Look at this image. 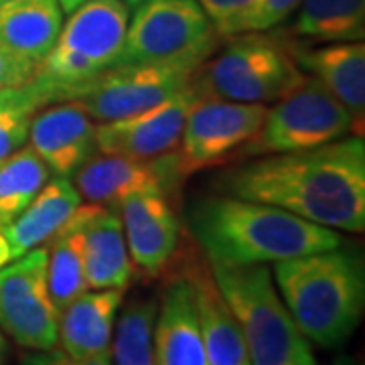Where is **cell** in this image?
Instances as JSON below:
<instances>
[{
	"mask_svg": "<svg viewBox=\"0 0 365 365\" xmlns=\"http://www.w3.org/2000/svg\"><path fill=\"white\" fill-rule=\"evenodd\" d=\"M266 112V104L230 102L199 93L185 120L173 169L189 175L227 158L258 134Z\"/></svg>",
	"mask_w": 365,
	"mask_h": 365,
	"instance_id": "obj_10",
	"label": "cell"
},
{
	"mask_svg": "<svg viewBox=\"0 0 365 365\" xmlns=\"http://www.w3.org/2000/svg\"><path fill=\"white\" fill-rule=\"evenodd\" d=\"M195 76L197 69L181 66H116L67 93L63 102L78 104L91 120L112 122L167 100Z\"/></svg>",
	"mask_w": 365,
	"mask_h": 365,
	"instance_id": "obj_11",
	"label": "cell"
},
{
	"mask_svg": "<svg viewBox=\"0 0 365 365\" xmlns=\"http://www.w3.org/2000/svg\"><path fill=\"white\" fill-rule=\"evenodd\" d=\"M331 365H359V364H357V361H355L353 357H347V355H343V357H337V359H335V361H333Z\"/></svg>",
	"mask_w": 365,
	"mask_h": 365,
	"instance_id": "obj_35",
	"label": "cell"
},
{
	"mask_svg": "<svg viewBox=\"0 0 365 365\" xmlns=\"http://www.w3.org/2000/svg\"><path fill=\"white\" fill-rule=\"evenodd\" d=\"M355 132L351 112L321 81L307 76L299 88L268 108L258 134L244 144L248 157L309 150Z\"/></svg>",
	"mask_w": 365,
	"mask_h": 365,
	"instance_id": "obj_8",
	"label": "cell"
},
{
	"mask_svg": "<svg viewBox=\"0 0 365 365\" xmlns=\"http://www.w3.org/2000/svg\"><path fill=\"white\" fill-rule=\"evenodd\" d=\"M118 213L132 264L148 276L163 272L179 244V220L165 195H132L120 205Z\"/></svg>",
	"mask_w": 365,
	"mask_h": 365,
	"instance_id": "obj_14",
	"label": "cell"
},
{
	"mask_svg": "<svg viewBox=\"0 0 365 365\" xmlns=\"http://www.w3.org/2000/svg\"><path fill=\"white\" fill-rule=\"evenodd\" d=\"M0 329L21 347L59 345V311L47 284V248H35L0 268Z\"/></svg>",
	"mask_w": 365,
	"mask_h": 365,
	"instance_id": "obj_9",
	"label": "cell"
},
{
	"mask_svg": "<svg viewBox=\"0 0 365 365\" xmlns=\"http://www.w3.org/2000/svg\"><path fill=\"white\" fill-rule=\"evenodd\" d=\"M124 2H126L128 6H134V9H136V6H140L143 2H148V0H124Z\"/></svg>",
	"mask_w": 365,
	"mask_h": 365,
	"instance_id": "obj_36",
	"label": "cell"
},
{
	"mask_svg": "<svg viewBox=\"0 0 365 365\" xmlns=\"http://www.w3.org/2000/svg\"><path fill=\"white\" fill-rule=\"evenodd\" d=\"M79 197L90 203L118 211L120 205L138 193H163L165 177L153 160L118 157V155H93L76 170V185Z\"/></svg>",
	"mask_w": 365,
	"mask_h": 365,
	"instance_id": "obj_17",
	"label": "cell"
},
{
	"mask_svg": "<svg viewBox=\"0 0 365 365\" xmlns=\"http://www.w3.org/2000/svg\"><path fill=\"white\" fill-rule=\"evenodd\" d=\"M2 2H6V0H0V4H2Z\"/></svg>",
	"mask_w": 365,
	"mask_h": 365,
	"instance_id": "obj_37",
	"label": "cell"
},
{
	"mask_svg": "<svg viewBox=\"0 0 365 365\" xmlns=\"http://www.w3.org/2000/svg\"><path fill=\"white\" fill-rule=\"evenodd\" d=\"M155 300H132L112 337V365H155Z\"/></svg>",
	"mask_w": 365,
	"mask_h": 365,
	"instance_id": "obj_26",
	"label": "cell"
},
{
	"mask_svg": "<svg viewBox=\"0 0 365 365\" xmlns=\"http://www.w3.org/2000/svg\"><path fill=\"white\" fill-rule=\"evenodd\" d=\"M124 290H86L59 311V345L76 357H96L110 353L114 323Z\"/></svg>",
	"mask_w": 365,
	"mask_h": 365,
	"instance_id": "obj_19",
	"label": "cell"
},
{
	"mask_svg": "<svg viewBox=\"0 0 365 365\" xmlns=\"http://www.w3.org/2000/svg\"><path fill=\"white\" fill-rule=\"evenodd\" d=\"M57 2H59V6H61L63 13H71V11H76L78 6L86 4L88 0H57Z\"/></svg>",
	"mask_w": 365,
	"mask_h": 365,
	"instance_id": "obj_33",
	"label": "cell"
},
{
	"mask_svg": "<svg viewBox=\"0 0 365 365\" xmlns=\"http://www.w3.org/2000/svg\"><path fill=\"white\" fill-rule=\"evenodd\" d=\"M307 73L292 59L288 43L264 35L242 33L195 76L201 96L244 104H266L299 88Z\"/></svg>",
	"mask_w": 365,
	"mask_h": 365,
	"instance_id": "obj_6",
	"label": "cell"
},
{
	"mask_svg": "<svg viewBox=\"0 0 365 365\" xmlns=\"http://www.w3.org/2000/svg\"><path fill=\"white\" fill-rule=\"evenodd\" d=\"M300 0H254L246 16L237 26V35L252 31H268L280 25L299 9Z\"/></svg>",
	"mask_w": 365,
	"mask_h": 365,
	"instance_id": "obj_28",
	"label": "cell"
},
{
	"mask_svg": "<svg viewBox=\"0 0 365 365\" xmlns=\"http://www.w3.org/2000/svg\"><path fill=\"white\" fill-rule=\"evenodd\" d=\"M63 26L57 0H6L0 4V49L39 69Z\"/></svg>",
	"mask_w": 365,
	"mask_h": 365,
	"instance_id": "obj_20",
	"label": "cell"
},
{
	"mask_svg": "<svg viewBox=\"0 0 365 365\" xmlns=\"http://www.w3.org/2000/svg\"><path fill=\"white\" fill-rule=\"evenodd\" d=\"M220 37H235L254 0H197Z\"/></svg>",
	"mask_w": 365,
	"mask_h": 365,
	"instance_id": "obj_29",
	"label": "cell"
},
{
	"mask_svg": "<svg viewBox=\"0 0 365 365\" xmlns=\"http://www.w3.org/2000/svg\"><path fill=\"white\" fill-rule=\"evenodd\" d=\"M49 175V167L31 144L0 163V227H6L25 211L47 185Z\"/></svg>",
	"mask_w": 365,
	"mask_h": 365,
	"instance_id": "obj_25",
	"label": "cell"
},
{
	"mask_svg": "<svg viewBox=\"0 0 365 365\" xmlns=\"http://www.w3.org/2000/svg\"><path fill=\"white\" fill-rule=\"evenodd\" d=\"M292 59L300 69L317 81H321L341 104L351 112L355 120V134L364 136L365 116V45L353 43H329L323 47H304L288 43Z\"/></svg>",
	"mask_w": 365,
	"mask_h": 365,
	"instance_id": "obj_15",
	"label": "cell"
},
{
	"mask_svg": "<svg viewBox=\"0 0 365 365\" xmlns=\"http://www.w3.org/2000/svg\"><path fill=\"white\" fill-rule=\"evenodd\" d=\"M189 227L215 266L268 264L343 246L337 230L232 195L197 201L189 211Z\"/></svg>",
	"mask_w": 365,
	"mask_h": 365,
	"instance_id": "obj_2",
	"label": "cell"
},
{
	"mask_svg": "<svg viewBox=\"0 0 365 365\" xmlns=\"http://www.w3.org/2000/svg\"><path fill=\"white\" fill-rule=\"evenodd\" d=\"M128 21L124 0H88L71 11L31 79L45 102H63L67 93L116 66Z\"/></svg>",
	"mask_w": 365,
	"mask_h": 365,
	"instance_id": "obj_5",
	"label": "cell"
},
{
	"mask_svg": "<svg viewBox=\"0 0 365 365\" xmlns=\"http://www.w3.org/2000/svg\"><path fill=\"white\" fill-rule=\"evenodd\" d=\"M6 355H9L6 341H4V335L0 333V365H6Z\"/></svg>",
	"mask_w": 365,
	"mask_h": 365,
	"instance_id": "obj_34",
	"label": "cell"
},
{
	"mask_svg": "<svg viewBox=\"0 0 365 365\" xmlns=\"http://www.w3.org/2000/svg\"><path fill=\"white\" fill-rule=\"evenodd\" d=\"M292 33L323 43L364 41L365 0H300Z\"/></svg>",
	"mask_w": 365,
	"mask_h": 365,
	"instance_id": "obj_24",
	"label": "cell"
},
{
	"mask_svg": "<svg viewBox=\"0 0 365 365\" xmlns=\"http://www.w3.org/2000/svg\"><path fill=\"white\" fill-rule=\"evenodd\" d=\"M102 205H79L67 223L53 235L51 248L47 250V284L51 299L61 311L88 288L83 266V227Z\"/></svg>",
	"mask_w": 365,
	"mask_h": 365,
	"instance_id": "obj_23",
	"label": "cell"
},
{
	"mask_svg": "<svg viewBox=\"0 0 365 365\" xmlns=\"http://www.w3.org/2000/svg\"><path fill=\"white\" fill-rule=\"evenodd\" d=\"M155 365H207L189 280L170 282L155 319Z\"/></svg>",
	"mask_w": 365,
	"mask_h": 365,
	"instance_id": "obj_18",
	"label": "cell"
},
{
	"mask_svg": "<svg viewBox=\"0 0 365 365\" xmlns=\"http://www.w3.org/2000/svg\"><path fill=\"white\" fill-rule=\"evenodd\" d=\"M215 284L230 304L252 365H317L309 339L276 292L266 264L215 266Z\"/></svg>",
	"mask_w": 365,
	"mask_h": 365,
	"instance_id": "obj_4",
	"label": "cell"
},
{
	"mask_svg": "<svg viewBox=\"0 0 365 365\" xmlns=\"http://www.w3.org/2000/svg\"><path fill=\"white\" fill-rule=\"evenodd\" d=\"M11 260V250H9V244H6V237L2 234V227H0V268H4Z\"/></svg>",
	"mask_w": 365,
	"mask_h": 365,
	"instance_id": "obj_32",
	"label": "cell"
},
{
	"mask_svg": "<svg viewBox=\"0 0 365 365\" xmlns=\"http://www.w3.org/2000/svg\"><path fill=\"white\" fill-rule=\"evenodd\" d=\"M217 41L220 35L197 0H148L128 21L116 66L199 69Z\"/></svg>",
	"mask_w": 365,
	"mask_h": 365,
	"instance_id": "obj_7",
	"label": "cell"
},
{
	"mask_svg": "<svg viewBox=\"0 0 365 365\" xmlns=\"http://www.w3.org/2000/svg\"><path fill=\"white\" fill-rule=\"evenodd\" d=\"M45 106V98L31 81L23 88L0 90V163L26 143L33 116Z\"/></svg>",
	"mask_w": 365,
	"mask_h": 365,
	"instance_id": "obj_27",
	"label": "cell"
},
{
	"mask_svg": "<svg viewBox=\"0 0 365 365\" xmlns=\"http://www.w3.org/2000/svg\"><path fill=\"white\" fill-rule=\"evenodd\" d=\"M25 365H112V355H96V357H86V359H76L67 355L63 349H51V351H41V355H33L25 359Z\"/></svg>",
	"mask_w": 365,
	"mask_h": 365,
	"instance_id": "obj_31",
	"label": "cell"
},
{
	"mask_svg": "<svg viewBox=\"0 0 365 365\" xmlns=\"http://www.w3.org/2000/svg\"><path fill=\"white\" fill-rule=\"evenodd\" d=\"M79 205L81 197L67 177L49 179L25 211L2 227L11 250V260L51 242L53 235L66 225Z\"/></svg>",
	"mask_w": 365,
	"mask_h": 365,
	"instance_id": "obj_21",
	"label": "cell"
},
{
	"mask_svg": "<svg viewBox=\"0 0 365 365\" xmlns=\"http://www.w3.org/2000/svg\"><path fill=\"white\" fill-rule=\"evenodd\" d=\"M33 150L57 177H71L96 150V124L78 104L63 102L33 116L29 128Z\"/></svg>",
	"mask_w": 365,
	"mask_h": 365,
	"instance_id": "obj_13",
	"label": "cell"
},
{
	"mask_svg": "<svg viewBox=\"0 0 365 365\" xmlns=\"http://www.w3.org/2000/svg\"><path fill=\"white\" fill-rule=\"evenodd\" d=\"M83 266L90 290H126L132 260L120 213L100 207L83 227Z\"/></svg>",
	"mask_w": 365,
	"mask_h": 365,
	"instance_id": "obj_22",
	"label": "cell"
},
{
	"mask_svg": "<svg viewBox=\"0 0 365 365\" xmlns=\"http://www.w3.org/2000/svg\"><path fill=\"white\" fill-rule=\"evenodd\" d=\"M217 187L237 199L359 234L365 230L364 136L252 160L225 173Z\"/></svg>",
	"mask_w": 365,
	"mask_h": 365,
	"instance_id": "obj_1",
	"label": "cell"
},
{
	"mask_svg": "<svg viewBox=\"0 0 365 365\" xmlns=\"http://www.w3.org/2000/svg\"><path fill=\"white\" fill-rule=\"evenodd\" d=\"M280 299L309 341L337 347L353 335L365 309L364 258L333 248L274 262Z\"/></svg>",
	"mask_w": 365,
	"mask_h": 365,
	"instance_id": "obj_3",
	"label": "cell"
},
{
	"mask_svg": "<svg viewBox=\"0 0 365 365\" xmlns=\"http://www.w3.org/2000/svg\"><path fill=\"white\" fill-rule=\"evenodd\" d=\"M199 98L195 79L167 100L143 112L96 126V143L102 155L155 160L175 153L181 140L189 110Z\"/></svg>",
	"mask_w": 365,
	"mask_h": 365,
	"instance_id": "obj_12",
	"label": "cell"
},
{
	"mask_svg": "<svg viewBox=\"0 0 365 365\" xmlns=\"http://www.w3.org/2000/svg\"><path fill=\"white\" fill-rule=\"evenodd\" d=\"M35 73H37V67L23 63L4 49H0V90L23 88L35 78Z\"/></svg>",
	"mask_w": 365,
	"mask_h": 365,
	"instance_id": "obj_30",
	"label": "cell"
},
{
	"mask_svg": "<svg viewBox=\"0 0 365 365\" xmlns=\"http://www.w3.org/2000/svg\"><path fill=\"white\" fill-rule=\"evenodd\" d=\"M185 278L193 290L207 365H252L242 329L215 284L211 268L189 262Z\"/></svg>",
	"mask_w": 365,
	"mask_h": 365,
	"instance_id": "obj_16",
	"label": "cell"
}]
</instances>
